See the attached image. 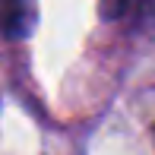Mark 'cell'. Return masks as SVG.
Masks as SVG:
<instances>
[{
    "label": "cell",
    "instance_id": "obj_1",
    "mask_svg": "<svg viewBox=\"0 0 155 155\" xmlns=\"http://www.w3.org/2000/svg\"><path fill=\"white\" fill-rule=\"evenodd\" d=\"M29 0H0V29L10 38H22L29 32Z\"/></svg>",
    "mask_w": 155,
    "mask_h": 155
},
{
    "label": "cell",
    "instance_id": "obj_2",
    "mask_svg": "<svg viewBox=\"0 0 155 155\" xmlns=\"http://www.w3.org/2000/svg\"><path fill=\"white\" fill-rule=\"evenodd\" d=\"M139 13V0H101V16L108 22L117 19H133Z\"/></svg>",
    "mask_w": 155,
    "mask_h": 155
}]
</instances>
